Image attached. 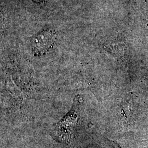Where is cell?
Segmentation results:
<instances>
[{
	"instance_id": "obj_1",
	"label": "cell",
	"mask_w": 148,
	"mask_h": 148,
	"mask_svg": "<svg viewBox=\"0 0 148 148\" xmlns=\"http://www.w3.org/2000/svg\"><path fill=\"white\" fill-rule=\"evenodd\" d=\"M73 108L53 129L54 136L59 141L70 145L73 140L74 128L78 115Z\"/></svg>"
},
{
	"instance_id": "obj_2",
	"label": "cell",
	"mask_w": 148,
	"mask_h": 148,
	"mask_svg": "<svg viewBox=\"0 0 148 148\" xmlns=\"http://www.w3.org/2000/svg\"><path fill=\"white\" fill-rule=\"evenodd\" d=\"M56 39V33L52 30H45L37 34L32 41V50L37 54L46 53Z\"/></svg>"
},
{
	"instance_id": "obj_3",
	"label": "cell",
	"mask_w": 148,
	"mask_h": 148,
	"mask_svg": "<svg viewBox=\"0 0 148 148\" xmlns=\"http://www.w3.org/2000/svg\"><path fill=\"white\" fill-rule=\"evenodd\" d=\"M33 1L39 3H44L46 1V0H33Z\"/></svg>"
},
{
	"instance_id": "obj_4",
	"label": "cell",
	"mask_w": 148,
	"mask_h": 148,
	"mask_svg": "<svg viewBox=\"0 0 148 148\" xmlns=\"http://www.w3.org/2000/svg\"><path fill=\"white\" fill-rule=\"evenodd\" d=\"M110 148H119L118 146L116 145L115 144H112V143H111L109 144Z\"/></svg>"
}]
</instances>
